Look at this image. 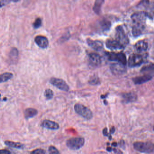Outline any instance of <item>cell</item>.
Wrapping results in <instances>:
<instances>
[{
  "label": "cell",
  "instance_id": "cell-1",
  "mask_svg": "<svg viewBox=\"0 0 154 154\" xmlns=\"http://www.w3.org/2000/svg\"><path fill=\"white\" fill-rule=\"evenodd\" d=\"M133 146L135 150L140 153L150 154L154 152V144L150 141H137L133 143Z\"/></svg>",
  "mask_w": 154,
  "mask_h": 154
},
{
  "label": "cell",
  "instance_id": "cell-2",
  "mask_svg": "<svg viewBox=\"0 0 154 154\" xmlns=\"http://www.w3.org/2000/svg\"><path fill=\"white\" fill-rule=\"evenodd\" d=\"M148 17H151L149 13L146 11H139L132 14L131 19L134 25L146 26V21Z\"/></svg>",
  "mask_w": 154,
  "mask_h": 154
},
{
  "label": "cell",
  "instance_id": "cell-3",
  "mask_svg": "<svg viewBox=\"0 0 154 154\" xmlns=\"http://www.w3.org/2000/svg\"><path fill=\"white\" fill-rule=\"evenodd\" d=\"M85 143V140L83 137H77L69 139L66 140V145L69 149L78 150L83 146Z\"/></svg>",
  "mask_w": 154,
  "mask_h": 154
},
{
  "label": "cell",
  "instance_id": "cell-4",
  "mask_svg": "<svg viewBox=\"0 0 154 154\" xmlns=\"http://www.w3.org/2000/svg\"><path fill=\"white\" fill-rule=\"evenodd\" d=\"M115 37L117 40L123 47L128 44L129 40L124 29L122 26H118L116 28Z\"/></svg>",
  "mask_w": 154,
  "mask_h": 154
},
{
  "label": "cell",
  "instance_id": "cell-5",
  "mask_svg": "<svg viewBox=\"0 0 154 154\" xmlns=\"http://www.w3.org/2000/svg\"><path fill=\"white\" fill-rule=\"evenodd\" d=\"M75 112L87 120H90L93 118L92 112L89 108L83 104L76 103L74 105Z\"/></svg>",
  "mask_w": 154,
  "mask_h": 154
},
{
  "label": "cell",
  "instance_id": "cell-6",
  "mask_svg": "<svg viewBox=\"0 0 154 154\" xmlns=\"http://www.w3.org/2000/svg\"><path fill=\"white\" fill-rule=\"evenodd\" d=\"M107 58L109 61H117L120 63L124 65H126L127 63V58L125 54L122 53H114V52H111V53H106Z\"/></svg>",
  "mask_w": 154,
  "mask_h": 154
},
{
  "label": "cell",
  "instance_id": "cell-7",
  "mask_svg": "<svg viewBox=\"0 0 154 154\" xmlns=\"http://www.w3.org/2000/svg\"><path fill=\"white\" fill-rule=\"evenodd\" d=\"M144 62V57L139 54H132L129 57L128 64L129 67H135L140 66Z\"/></svg>",
  "mask_w": 154,
  "mask_h": 154
},
{
  "label": "cell",
  "instance_id": "cell-8",
  "mask_svg": "<svg viewBox=\"0 0 154 154\" xmlns=\"http://www.w3.org/2000/svg\"><path fill=\"white\" fill-rule=\"evenodd\" d=\"M49 82L52 85L55 86L59 90L65 91H69V85L63 79L55 78V77H52L50 79Z\"/></svg>",
  "mask_w": 154,
  "mask_h": 154
},
{
  "label": "cell",
  "instance_id": "cell-9",
  "mask_svg": "<svg viewBox=\"0 0 154 154\" xmlns=\"http://www.w3.org/2000/svg\"><path fill=\"white\" fill-rule=\"evenodd\" d=\"M110 70L114 75H121L126 72L125 66L120 63H112L110 66Z\"/></svg>",
  "mask_w": 154,
  "mask_h": 154
},
{
  "label": "cell",
  "instance_id": "cell-10",
  "mask_svg": "<svg viewBox=\"0 0 154 154\" xmlns=\"http://www.w3.org/2000/svg\"><path fill=\"white\" fill-rule=\"evenodd\" d=\"M41 126L45 128L52 130H56L60 128L59 124L57 122L48 119L43 120L41 122Z\"/></svg>",
  "mask_w": 154,
  "mask_h": 154
},
{
  "label": "cell",
  "instance_id": "cell-11",
  "mask_svg": "<svg viewBox=\"0 0 154 154\" xmlns=\"http://www.w3.org/2000/svg\"><path fill=\"white\" fill-rule=\"evenodd\" d=\"M35 41L40 48H46L49 45V41L47 38L42 35H38L35 38Z\"/></svg>",
  "mask_w": 154,
  "mask_h": 154
},
{
  "label": "cell",
  "instance_id": "cell-12",
  "mask_svg": "<svg viewBox=\"0 0 154 154\" xmlns=\"http://www.w3.org/2000/svg\"><path fill=\"white\" fill-rule=\"evenodd\" d=\"M106 46L107 48L110 50H117L124 48V47L116 39H108L106 42Z\"/></svg>",
  "mask_w": 154,
  "mask_h": 154
},
{
  "label": "cell",
  "instance_id": "cell-13",
  "mask_svg": "<svg viewBox=\"0 0 154 154\" xmlns=\"http://www.w3.org/2000/svg\"><path fill=\"white\" fill-rule=\"evenodd\" d=\"M89 60L91 64L94 66H97L101 63V57L100 55L96 53H91L88 55Z\"/></svg>",
  "mask_w": 154,
  "mask_h": 154
},
{
  "label": "cell",
  "instance_id": "cell-14",
  "mask_svg": "<svg viewBox=\"0 0 154 154\" xmlns=\"http://www.w3.org/2000/svg\"><path fill=\"white\" fill-rule=\"evenodd\" d=\"M87 42L89 46L96 51H100L103 49V44L100 41L93 40L90 38H88L87 39Z\"/></svg>",
  "mask_w": 154,
  "mask_h": 154
},
{
  "label": "cell",
  "instance_id": "cell-15",
  "mask_svg": "<svg viewBox=\"0 0 154 154\" xmlns=\"http://www.w3.org/2000/svg\"><path fill=\"white\" fill-rule=\"evenodd\" d=\"M152 78V75L147 74L141 75V76L135 77V78H133L132 80L135 84L138 85L146 82L150 81Z\"/></svg>",
  "mask_w": 154,
  "mask_h": 154
},
{
  "label": "cell",
  "instance_id": "cell-16",
  "mask_svg": "<svg viewBox=\"0 0 154 154\" xmlns=\"http://www.w3.org/2000/svg\"><path fill=\"white\" fill-rule=\"evenodd\" d=\"M122 96L123 99V102L126 103L134 102L136 101L137 99V95L132 92L123 94Z\"/></svg>",
  "mask_w": 154,
  "mask_h": 154
},
{
  "label": "cell",
  "instance_id": "cell-17",
  "mask_svg": "<svg viewBox=\"0 0 154 154\" xmlns=\"http://www.w3.org/2000/svg\"><path fill=\"white\" fill-rule=\"evenodd\" d=\"M38 111L34 108H27L24 111V116L26 119H31L37 115Z\"/></svg>",
  "mask_w": 154,
  "mask_h": 154
},
{
  "label": "cell",
  "instance_id": "cell-18",
  "mask_svg": "<svg viewBox=\"0 0 154 154\" xmlns=\"http://www.w3.org/2000/svg\"><path fill=\"white\" fill-rule=\"evenodd\" d=\"M135 47L136 49L139 52H143L147 49L148 44L144 40H140L136 43Z\"/></svg>",
  "mask_w": 154,
  "mask_h": 154
},
{
  "label": "cell",
  "instance_id": "cell-19",
  "mask_svg": "<svg viewBox=\"0 0 154 154\" xmlns=\"http://www.w3.org/2000/svg\"><path fill=\"white\" fill-rule=\"evenodd\" d=\"M4 143L6 146H8L14 148L18 149H23L25 147L24 144H22L20 142L6 140L4 142Z\"/></svg>",
  "mask_w": 154,
  "mask_h": 154
},
{
  "label": "cell",
  "instance_id": "cell-20",
  "mask_svg": "<svg viewBox=\"0 0 154 154\" xmlns=\"http://www.w3.org/2000/svg\"><path fill=\"white\" fill-rule=\"evenodd\" d=\"M13 74L12 73L5 72L0 74V83L6 82L12 78Z\"/></svg>",
  "mask_w": 154,
  "mask_h": 154
},
{
  "label": "cell",
  "instance_id": "cell-21",
  "mask_svg": "<svg viewBox=\"0 0 154 154\" xmlns=\"http://www.w3.org/2000/svg\"><path fill=\"white\" fill-rule=\"evenodd\" d=\"M103 2H104V1H102V0H98L95 1V4L93 8V10L95 13L99 14L102 5H103Z\"/></svg>",
  "mask_w": 154,
  "mask_h": 154
},
{
  "label": "cell",
  "instance_id": "cell-22",
  "mask_svg": "<svg viewBox=\"0 0 154 154\" xmlns=\"http://www.w3.org/2000/svg\"><path fill=\"white\" fill-rule=\"evenodd\" d=\"M19 56V52L18 49L16 48H13L11 50L10 53V57L12 61H16L17 59Z\"/></svg>",
  "mask_w": 154,
  "mask_h": 154
},
{
  "label": "cell",
  "instance_id": "cell-23",
  "mask_svg": "<svg viewBox=\"0 0 154 154\" xmlns=\"http://www.w3.org/2000/svg\"><path fill=\"white\" fill-rule=\"evenodd\" d=\"M101 26L103 30H107L109 29L111 26V23L108 20H103L101 22Z\"/></svg>",
  "mask_w": 154,
  "mask_h": 154
},
{
  "label": "cell",
  "instance_id": "cell-24",
  "mask_svg": "<svg viewBox=\"0 0 154 154\" xmlns=\"http://www.w3.org/2000/svg\"><path fill=\"white\" fill-rule=\"evenodd\" d=\"M44 95H45V97L47 100H51V99H53V97H54V92L51 89H47L45 91Z\"/></svg>",
  "mask_w": 154,
  "mask_h": 154
},
{
  "label": "cell",
  "instance_id": "cell-25",
  "mask_svg": "<svg viewBox=\"0 0 154 154\" xmlns=\"http://www.w3.org/2000/svg\"><path fill=\"white\" fill-rule=\"evenodd\" d=\"M48 151L49 154H61L57 149L53 146H49Z\"/></svg>",
  "mask_w": 154,
  "mask_h": 154
},
{
  "label": "cell",
  "instance_id": "cell-26",
  "mask_svg": "<svg viewBox=\"0 0 154 154\" xmlns=\"http://www.w3.org/2000/svg\"><path fill=\"white\" fill-rule=\"evenodd\" d=\"M33 27L35 29H38L42 25V20L40 18H38L35 20L33 24Z\"/></svg>",
  "mask_w": 154,
  "mask_h": 154
},
{
  "label": "cell",
  "instance_id": "cell-27",
  "mask_svg": "<svg viewBox=\"0 0 154 154\" xmlns=\"http://www.w3.org/2000/svg\"><path fill=\"white\" fill-rule=\"evenodd\" d=\"M30 154H46V151L43 149H37L31 151Z\"/></svg>",
  "mask_w": 154,
  "mask_h": 154
},
{
  "label": "cell",
  "instance_id": "cell-28",
  "mask_svg": "<svg viewBox=\"0 0 154 154\" xmlns=\"http://www.w3.org/2000/svg\"><path fill=\"white\" fill-rule=\"evenodd\" d=\"M11 2H18V1H7V0H0V8L6 6V5L8 4L9 3Z\"/></svg>",
  "mask_w": 154,
  "mask_h": 154
},
{
  "label": "cell",
  "instance_id": "cell-29",
  "mask_svg": "<svg viewBox=\"0 0 154 154\" xmlns=\"http://www.w3.org/2000/svg\"><path fill=\"white\" fill-rule=\"evenodd\" d=\"M153 68H154V66H153V64H152L151 65H149L146 66L142 67L141 71H142V72H146V71H148L149 70H153Z\"/></svg>",
  "mask_w": 154,
  "mask_h": 154
},
{
  "label": "cell",
  "instance_id": "cell-30",
  "mask_svg": "<svg viewBox=\"0 0 154 154\" xmlns=\"http://www.w3.org/2000/svg\"><path fill=\"white\" fill-rule=\"evenodd\" d=\"M103 136H106V137H109V140H112V136L111 135H109V133L108 132V129L107 128H104L103 130Z\"/></svg>",
  "mask_w": 154,
  "mask_h": 154
},
{
  "label": "cell",
  "instance_id": "cell-31",
  "mask_svg": "<svg viewBox=\"0 0 154 154\" xmlns=\"http://www.w3.org/2000/svg\"><path fill=\"white\" fill-rule=\"evenodd\" d=\"M99 82V80L97 79V78H93L92 79L90 80V84L92 85L97 84Z\"/></svg>",
  "mask_w": 154,
  "mask_h": 154
},
{
  "label": "cell",
  "instance_id": "cell-32",
  "mask_svg": "<svg viewBox=\"0 0 154 154\" xmlns=\"http://www.w3.org/2000/svg\"><path fill=\"white\" fill-rule=\"evenodd\" d=\"M0 154H11V152L8 149H0Z\"/></svg>",
  "mask_w": 154,
  "mask_h": 154
},
{
  "label": "cell",
  "instance_id": "cell-33",
  "mask_svg": "<svg viewBox=\"0 0 154 154\" xmlns=\"http://www.w3.org/2000/svg\"><path fill=\"white\" fill-rule=\"evenodd\" d=\"M119 144L120 147H122V148L124 149V147H125V142H124V140H121Z\"/></svg>",
  "mask_w": 154,
  "mask_h": 154
},
{
  "label": "cell",
  "instance_id": "cell-34",
  "mask_svg": "<svg viewBox=\"0 0 154 154\" xmlns=\"http://www.w3.org/2000/svg\"><path fill=\"white\" fill-rule=\"evenodd\" d=\"M115 128L114 127H112L110 129V134H112L115 132Z\"/></svg>",
  "mask_w": 154,
  "mask_h": 154
},
{
  "label": "cell",
  "instance_id": "cell-35",
  "mask_svg": "<svg viewBox=\"0 0 154 154\" xmlns=\"http://www.w3.org/2000/svg\"><path fill=\"white\" fill-rule=\"evenodd\" d=\"M107 151H109V152H111V151H112V148L110 147H108L106 149Z\"/></svg>",
  "mask_w": 154,
  "mask_h": 154
},
{
  "label": "cell",
  "instance_id": "cell-36",
  "mask_svg": "<svg viewBox=\"0 0 154 154\" xmlns=\"http://www.w3.org/2000/svg\"><path fill=\"white\" fill-rule=\"evenodd\" d=\"M118 144L117 142H113L112 144H111V146H112L117 147L118 146Z\"/></svg>",
  "mask_w": 154,
  "mask_h": 154
},
{
  "label": "cell",
  "instance_id": "cell-37",
  "mask_svg": "<svg viewBox=\"0 0 154 154\" xmlns=\"http://www.w3.org/2000/svg\"><path fill=\"white\" fill-rule=\"evenodd\" d=\"M1 95L0 94V100H1Z\"/></svg>",
  "mask_w": 154,
  "mask_h": 154
}]
</instances>
